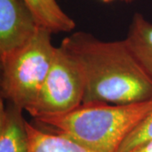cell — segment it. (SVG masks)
<instances>
[{"label": "cell", "mask_w": 152, "mask_h": 152, "mask_svg": "<svg viewBox=\"0 0 152 152\" xmlns=\"http://www.w3.org/2000/svg\"><path fill=\"white\" fill-rule=\"evenodd\" d=\"M85 80L75 59L61 46L42 86L27 112L34 119L64 114L83 103Z\"/></svg>", "instance_id": "4"}, {"label": "cell", "mask_w": 152, "mask_h": 152, "mask_svg": "<svg viewBox=\"0 0 152 152\" xmlns=\"http://www.w3.org/2000/svg\"><path fill=\"white\" fill-rule=\"evenodd\" d=\"M25 110L1 99L0 152H30V137L23 116Z\"/></svg>", "instance_id": "6"}, {"label": "cell", "mask_w": 152, "mask_h": 152, "mask_svg": "<svg viewBox=\"0 0 152 152\" xmlns=\"http://www.w3.org/2000/svg\"><path fill=\"white\" fill-rule=\"evenodd\" d=\"M52 33L40 27L31 40L1 63V99L26 111L37 96L56 53Z\"/></svg>", "instance_id": "3"}, {"label": "cell", "mask_w": 152, "mask_h": 152, "mask_svg": "<svg viewBox=\"0 0 152 152\" xmlns=\"http://www.w3.org/2000/svg\"><path fill=\"white\" fill-rule=\"evenodd\" d=\"M75 59L85 80L83 103L125 105L152 101V80L126 40L102 41L77 31L61 45Z\"/></svg>", "instance_id": "1"}, {"label": "cell", "mask_w": 152, "mask_h": 152, "mask_svg": "<svg viewBox=\"0 0 152 152\" xmlns=\"http://www.w3.org/2000/svg\"><path fill=\"white\" fill-rule=\"evenodd\" d=\"M152 140V109L134 130L127 137L118 152H134Z\"/></svg>", "instance_id": "10"}, {"label": "cell", "mask_w": 152, "mask_h": 152, "mask_svg": "<svg viewBox=\"0 0 152 152\" xmlns=\"http://www.w3.org/2000/svg\"><path fill=\"white\" fill-rule=\"evenodd\" d=\"M40 27L23 0H0V60L27 44Z\"/></svg>", "instance_id": "5"}, {"label": "cell", "mask_w": 152, "mask_h": 152, "mask_svg": "<svg viewBox=\"0 0 152 152\" xmlns=\"http://www.w3.org/2000/svg\"><path fill=\"white\" fill-rule=\"evenodd\" d=\"M120 1H122V2H124V3H126V4H130V3L134 2L135 0H120Z\"/></svg>", "instance_id": "12"}, {"label": "cell", "mask_w": 152, "mask_h": 152, "mask_svg": "<svg viewBox=\"0 0 152 152\" xmlns=\"http://www.w3.org/2000/svg\"><path fill=\"white\" fill-rule=\"evenodd\" d=\"M33 14L38 25L52 34L70 32L75 22L62 10L57 0H23Z\"/></svg>", "instance_id": "8"}, {"label": "cell", "mask_w": 152, "mask_h": 152, "mask_svg": "<svg viewBox=\"0 0 152 152\" xmlns=\"http://www.w3.org/2000/svg\"><path fill=\"white\" fill-rule=\"evenodd\" d=\"M152 109V101L117 105L82 103L64 114L36 118L53 134L96 152H118L127 137Z\"/></svg>", "instance_id": "2"}, {"label": "cell", "mask_w": 152, "mask_h": 152, "mask_svg": "<svg viewBox=\"0 0 152 152\" xmlns=\"http://www.w3.org/2000/svg\"><path fill=\"white\" fill-rule=\"evenodd\" d=\"M102 1H103L105 3H109V2H112V1H113V0H102Z\"/></svg>", "instance_id": "13"}, {"label": "cell", "mask_w": 152, "mask_h": 152, "mask_svg": "<svg viewBox=\"0 0 152 152\" xmlns=\"http://www.w3.org/2000/svg\"><path fill=\"white\" fill-rule=\"evenodd\" d=\"M140 64L152 80V23L135 13L125 38Z\"/></svg>", "instance_id": "7"}, {"label": "cell", "mask_w": 152, "mask_h": 152, "mask_svg": "<svg viewBox=\"0 0 152 152\" xmlns=\"http://www.w3.org/2000/svg\"><path fill=\"white\" fill-rule=\"evenodd\" d=\"M30 152H96L64 136L47 133L26 123Z\"/></svg>", "instance_id": "9"}, {"label": "cell", "mask_w": 152, "mask_h": 152, "mask_svg": "<svg viewBox=\"0 0 152 152\" xmlns=\"http://www.w3.org/2000/svg\"><path fill=\"white\" fill-rule=\"evenodd\" d=\"M134 152H152V140L148 142L147 144L140 147L139 150H137Z\"/></svg>", "instance_id": "11"}]
</instances>
